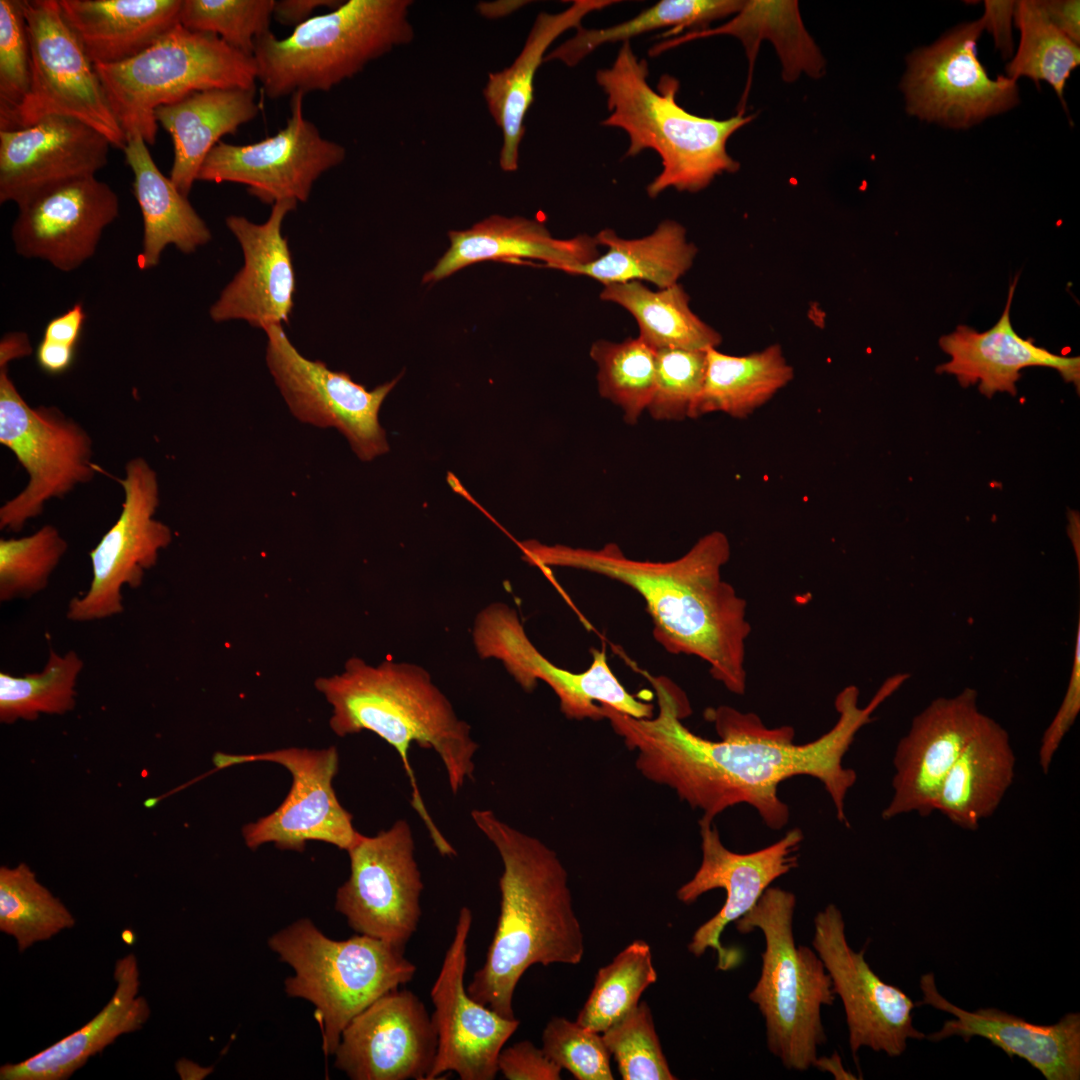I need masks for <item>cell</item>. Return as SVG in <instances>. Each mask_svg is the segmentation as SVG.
I'll list each match as a JSON object with an SVG mask.
<instances>
[{
	"label": "cell",
	"mask_w": 1080,
	"mask_h": 1080,
	"mask_svg": "<svg viewBox=\"0 0 1080 1080\" xmlns=\"http://www.w3.org/2000/svg\"><path fill=\"white\" fill-rule=\"evenodd\" d=\"M646 677L656 693V715L635 718L602 705L614 732L636 753L637 770L649 781L674 790L693 809L701 810L699 822L713 823L726 809L748 804L773 830L782 829L790 817L778 787L798 775L819 780L832 800L837 819L849 825L845 798L857 775L843 766V758L859 730L900 687L896 678H888L865 707L859 706V689L854 685L845 687L835 698L838 719L833 727L811 742L796 744L793 727L769 728L757 714L727 705L708 708L704 713L714 724L719 740L701 737L683 724L692 712L686 694L666 677L647 673Z\"/></svg>",
	"instance_id": "6da1fadb"
},
{
	"label": "cell",
	"mask_w": 1080,
	"mask_h": 1080,
	"mask_svg": "<svg viewBox=\"0 0 1080 1080\" xmlns=\"http://www.w3.org/2000/svg\"><path fill=\"white\" fill-rule=\"evenodd\" d=\"M522 558L542 571L551 567L596 573L635 590L653 621V635L672 654L699 657L711 676L737 695L746 691L747 602L722 578L731 546L720 531L701 538L671 561L628 558L616 543L599 549L518 543Z\"/></svg>",
	"instance_id": "7a4b0ae2"
},
{
	"label": "cell",
	"mask_w": 1080,
	"mask_h": 1080,
	"mask_svg": "<svg viewBox=\"0 0 1080 1080\" xmlns=\"http://www.w3.org/2000/svg\"><path fill=\"white\" fill-rule=\"evenodd\" d=\"M471 818L497 850L502 873L496 929L466 988L476 1001L513 1019L514 992L526 970L535 964H579L584 934L557 853L492 810L474 809Z\"/></svg>",
	"instance_id": "3957f363"
},
{
	"label": "cell",
	"mask_w": 1080,
	"mask_h": 1080,
	"mask_svg": "<svg viewBox=\"0 0 1080 1080\" xmlns=\"http://www.w3.org/2000/svg\"><path fill=\"white\" fill-rule=\"evenodd\" d=\"M315 686L332 707L329 723L335 734L344 737L370 731L397 751L411 786L413 809L438 852L454 856L456 850L424 804L410 764V748L417 744L433 750L444 766L452 793L457 794L474 779L479 745L470 725L457 716L431 675L416 664L388 660L371 665L352 657L342 673L318 678Z\"/></svg>",
	"instance_id": "277c9868"
},
{
	"label": "cell",
	"mask_w": 1080,
	"mask_h": 1080,
	"mask_svg": "<svg viewBox=\"0 0 1080 1080\" xmlns=\"http://www.w3.org/2000/svg\"><path fill=\"white\" fill-rule=\"evenodd\" d=\"M648 76L647 61L639 59L626 41L611 66L597 70L595 78L609 110L601 125L628 135L624 156L649 149L661 159L662 170L647 186L649 197L668 188L698 192L716 176L736 172L739 163L728 154L726 144L752 117L739 113L717 120L691 114L677 103L680 84L675 77L662 75L654 89Z\"/></svg>",
	"instance_id": "5b68a950"
},
{
	"label": "cell",
	"mask_w": 1080,
	"mask_h": 1080,
	"mask_svg": "<svg viewBox=\"0 0 1080 1080\" xmlns=\"http://www.w3.org/2000/svg\"><path fill=\"white\" fill-rule=\"evenodd\" d=\"M411 0H348L311 17L283 39L255 40L257 80L267 97L329 91L368 63L409 44Z\"/></svg>",
	"instance_id": "8992f818"
},
{
	"label": "cell",
	"mask_w": 1080,
	"mask_h": 1080,
	"mask_svg": "<svg viewBox=\"0 0 1080 1080\" xmlns=\"http://www.w3.org/2000/svg\"><path fill=\"white\" fill-rule=\"evenodd\" d=\"M796 896L769 887L755 906L737 919L741 934L758 929L765 939L760 977L749 993L765 1020L769 1051L789 1070L806 1071L817 1060L827 1037L821 1008L836 994L816 951L796 945L793 918Z\"/></svg>",
	"instance_id": "52a82bcc"
},
{
	"label": "cell",
	"mask_w": 1080,
	"mask_h": 1080,
	"mask_svg": "<svg viewBox=\"0 0 1080 1080\" xmlns=\"http://www.w3.org/2000/svg\"><path fill=\"white\" fill-rule=\"evenodd\" d=\"M268 945L294 971L284 982L286 994L315 1007L326 1056L357 1014L417 971L403 947L364 934L331 939L307 918L273 934Z\"/></svg>",
	"instance_id": "ba28073f"
},
{
	"label": "cell",
	"mask_w": 1080,
	"mask_h": 1080,
	"mask_svg": "<svg viewBox=\"0 0 1080 1080\" xmlns=\"http://www.w3.org/2000/svg\"><path fill=\"white\" fill-rule=\"evenodd\" d=\"M94 68L126 138L139 134L148 145L156 141L158 107L208 89L256 88L257 80L253 57L180 24L135 57Z\"/></svg>",
	"instance_id": "9c48e42d"
},
{
	"label": "cell",
	"mask_w": 1080,
	"mask_h": 1080,
	"mask_svg": "<svg viewBox=\"0 0 1080 1080\" xmlns=\"http://www.w3.org/2000/svg\"><path fill=\"white\" fill-rule=\"evenodd\" d=\"M0 443L25 469L27 486L0 508V528L19 532L47 501L93 480L92 439L58 408L31 407L0 367Z\"/></svg>",
	"instance_id": "30bf717a"
},
{
	"label": "cell",
	"mask_w": 1080,
	"mask_h": 1080,
	"mask_svg": "<svg viewBox=\"0 0 1080 1080\" xmlns=\"http://www.w3.org/2000/svg\"><path fill=\"white\" fill-rule=\"evenodd\" d=\"M31 55V86L10 131L50 115L75 118L122 149L117 122L93 63L65 21L58 0H22Z\"/></svg>",
	"instance_id": "8fae6325"
},
{
	"label": "cell",
	"mask_w": 1080,
	"mask_h": 1080,
	"mask_svg": "<svg viewBox=\"0 0 1080 1080\" xmlns=\"http://www.w3.org/2000/svg\"><path fill=\"white\" fill-rule=\"evenodd\" d=\"M983 30L981 18L962 23L908 56L901 81L908 114L965 129L1019 103L1016 81L991 79L977 57Z\"/></svg>",
	"instance_id": "7c38bea8"
},
{
	"label": "cell",
	"mask_w": 1080,
	"mask_h": 1080,
	"mask_svg": "<svg viewBox=\"0 0 1080 1080\" xmlns=\"http://www.w3.org/2000/svg\"><path fill=\"white\" fill-rule=\"evenodd\" d=\"M473 643L482 659L501 661L527 692L545 682L559 699L561 712L571 720L605 719L601 705L635 718L654 715L651 703L630 694L611 670L604 650L591 649L588 669L576 673L549 661L527 636L517 612L505 603H492L477 615Z\"/></svg>",
	"instance_id": "4fadbf2b"
},
{
	"label": "cell",
	"mask_w": 1080,
	"mask_h": 1080,
	"mask_svg": "<svg viewBox=\"0 0 1080 1080\" xmlns=\"http://www.w3.org/2000/svg\"><path fill=\"white\" fill-rule=\"evenodd\" d=\"M347 852L350 875L337 890L335 909L357 934L405 948L419 925L424 888L409 823L360 833Z\"/></svg>",
	"instance_id": "5bb4252c"
},
{
	"label": "cell",
	"mask_w": 1080,
	"mask_h": 1080,
	"mask_svg": "<svg viewBox=\"0 0 1080 1080\" xmlns=\"http://www.w3.org/2000/svg\"><path fill=\"white\" fill-rule=\"evenodd\" d=\"M264 331L268 340V368L298 420L317 427L336 428L363 461L389 450L378 413L401 375L369 391L349 374L332 371L321 361L305 358L281 325L268 326Z\"/></svg>",
	"instance_id": "9a60e30c"
},
{
	"label": "cell",
	"mask_w": 1080,
	"mask_h": 1080,
	"mask_svg": "<svg viewBox=\"0 0 1080 1080\" xmlns=\"http://www.w3.org/2000/svg\"><path fill=\"white\" fill-rule=\"evenodd\" d=\"M118 481L124 491L121 513L90 552V587L70 600L69 620L88 622L122 613V588L140 587L145 572L157 564L160 550L172 541L169 526L154 518L160 493L157 472L150 464L141 457L131 459Z\"/></svg>",
	"instance_id": "2e32d148"
},
{
	"label": "cell",
	"mask_w": 1080,
	"mask_h": 1080,
	"mask_svg": "<svg viewBox=\"0 0 1080 1080\" xmlns=\"http://www.w3.org/2000/svg\"><path fill=\"white\" fill-rule=\"evenodd\" d=\"M258 761L285 767L291 774L292 785L276 810L243 827V837L250 849L273 843L280 850L301 852L306 842L312 840L347 851L356 842L360 833L333 788L339 762L334 746L319 750L290 747L246 755L216 753L213 757L218 768Z\"/></svg>",
	"instance_id": "e0dca14e"
},
{
	"label": "cell",
	"mask_w": 1080,
	"mask_h": 1080,
	"mask_svg": "<svg viewBox=\"0 0 1080 1080\" xmlns=\"http://www.w3.org/2000/svg\"><path fill=\"white\" fill-rule=\"evenodd\" d=\"M304 94L291 96L286 126L273 136L247 145L223 141L204 159L198 181L246 185L265 204L306 201L314 182L346 157L345 148L321 136L304 117Z\"/></svg>",
	"instance_id": "ac0fdd59"
},
{
	"label": "cell",
	"mask_w": 1080,
	"mask_h": 1080,
	"mask_svg": "<svg viewBox=\"0 0 1080 1080\" xmlns=\"http://www.w3.org/2000/svg\"><path fill=\"white\" fill-rule=\"evenodd\" d=\"M814 931L812 946L842 1000L855 1061L864 1046L897 1057L905 1051L908 1039L926 1038L912 1023V1011L919 1002L871 969L864 957L866 947L855 952L849 946L843 915L835 904L816 914Z\"/></svg>",
	"instance_id": "d6986e66"
},
{
	"label": "cell",
	"mask_w": 1080,
	"mask_h": 1080,
	"mask_svg": "<svg viewBox=\"0 0 1080 1080\" xmlns=\"http://www.w3.org/2000/svg\"><path fill=\"white\" fill-rule=\"evenodd\" d=\"M473 914L461 907L452 941L431 989L437 1050L427 1080L455 1072L461 1080H493L497 1060L520 1024L476 1001L465 986Z\"/></svg>",
	"instance_id": "ffe728a7"
},
{
	"label": "cell",
	"mask_w": 1080,
	"mask_h": 1080,
	"mask_svg": "<svg viewBox=\"0 0 1080 1080\" xmlns=\"http://www.w3.org/2000/svg\"><path fill=\"white\" fill-rule=\"evenodd\" d=\"M702 861L694 876L677 890L685 904L695 902L714 889L726 894L722 908L694 932L688 950L696 957L707 949L716 951L717 969L727 971L741 961L737 949H727L721 935L731 922L744 916L758 902L771 883L798 866L803 833L793 828L778 841L750 853L727 849L713 823L699 822Z\"/></svg>",
	"instance_id": "44dd1931"
},
{
	"label": "cell",
	"mask_w": 1080,
	"mask_h": 1080,
	"mask_svg": "<svg viewBox=\"0 0 1080 1080\" xmlns=\"http://www.w3.org/2000/svg\"><path fill=\"white\" fill-rule=\"evenodd\" d=\"M436 1050L432 1015L416 994L397 988L346 1025L333 1055L353 1080H427Z\"/></svg>",
	"instance_id": "7402d4cb"
},
{
	"label": "cell",
	"mask_w": 1080,
	"mask_h": 1080,
	"mask_svg": "<svg viewBox=\"0 0 1080 1080\" xmlns=\"http://www.w3.org/2000/svg\"><path fill=\"white\" fill-rule=\"evenodd\" d=\"M119 214L114 190L95 176L49 189L18 207L11 228L17 254L70 272L91 258Z\"/></svg>",
	"instance_id": "603a6c76"
},
{
	"label": "cell",
	"mask_w": 1080,
	"mask_h": 1080,
	"mask_svg": "<svg viewBox=\"0 0 1080 1080\" xmlns=\"http://www.w3.org/2000/svg\"><path fill=\"white\" fill-rule=\"evenodd\" d=\"M977 696L965 688L956 696L936 698L913 718L895 750L893 796L882 812L884 820L912 812L927 817L935 811L945 777L984 716Z\"/></svg>",
	"instance_id": "cb8c5ba5"
},
{
	"label": "cell",
	"mask_w": 1080,
	"mask_h": 1080,
	"mask_svg": "<svg viewBox=\"0 0 1080 1080\" xmlns=\"http://www.w3.org/2000/svg\"><path fill=\"white\" fill-rule=\"evenodd\" d=\"M111 146L96 129L61 115L0 131V203L19 207L56 186L95 176L107 165Z\"/></svg>",
	"instance_id": "d4e9b609"
},
{
	"label": "cell",
	"mask_w": 1080,
	"mask_h": 1080,
	"mask_svg": "<svg viewBox=\"0 0 1080 1080\" xmlns=\"http://www.w3.org/2000/svg\"><path fill=\"white\" fill-rule=\"evenodd\" d=\"M296 205L293 200L275 203L262 224L238 215L226 218L228 229L241 245L244 265L211 306L213 321L245 320L262 329L288 322L296 283L291 252L281 228Z\"/></svg>",
	"instance_id": "484cf974"
},
{
	"label": "cell",
	"mask_w": 1080,
	"mask_h": 1080,
	"mask_svg": "<svg viewBox=\"0 0 1080 1080\" xmlns=\"http://www.w3.org/2000/svg\"><path fill=\"white\" fill-rule=\"evenodd\" d=\"M920 988L923 999L919 1005L954 1016L939 1031L926 1036L930 1041L958 1036L968 1043L973 1037H982L1011 1059L1017 1056L1027 1061L1046 1080L1080 1079V1013L1070 1012L1054 1024L1039 1025L997 1008L962 1009L939 993L932 972L921 976Z\"/></svg>",
	"instance_id": "4316f807"
},
{
	"label": "cell",
	"mask_w": 1080,
	"mask_h": 1080,
	"mask_svg": "<svg viewBox=\"0 0 1080 1080\" xmlns=\"http://www.w3.org/2000/svg\"><path fill=\"white\" fill-rule=\"evenodd\" d=\"M1018 277L1011 283L1005 309L998 322L989 330L978 332L959 325L954 332L939 339L941 349L950 361L939 365L936 372L954 375L961 386L978 384L980 392L991 398L997 392L1015 395L1020 371L1027 367H1048L1057 370L1062 378L1080 387V359L1050 352L1037 346L1032 339L1020 337L1010 320V309Z\"/></svg>",
	"instance_id": "83f0119b"
},
{
	"label": "cell",
	"mask_w": 1080,
	"mask_h": 1080,
	"mask_svg": "<svg viewBox=\"0 0 1080 1080\" xmlns=\"http://www.w3.org/2000/svg\"><path fill=\"white\" fill-rule=\"evenodd\" d=\"M449 238L450 248L424 275V283L442 280L483 261H540L545 267L567 272L600 255L595 236L557 239L543 222L520 216L491 215L469 229L450 231Z\"/></svg>",
	"instance_id": "f1b7e54d"
},
{
	"label": "cell",
	"mask_w": 1080,
	"mask_h": 1080,
	"mask_svg": "<svg viewBox=\"0 0 1080 1080\" xmlns=\"http://www.w3.org/2000/svg\"><path fill=\"white\" fill-rule=\"evenodd\" d=\"M116 988L106 1005L84 1026L37 1054L0 1067L1 1080H64L121 1035L141 1029L150 1007L139 994L140 971L133 953L117 960Z\"/></svg>",
	"instance_id": "f546056e"
},
{
	"label": "cell",
	"mask_w": 1080,
	"mask_h": 1080,
	"mask_svg": "<svg viewBox=\"0 0 1080 1080\" xmlns=\"http://www.w3.org/2000/svg\"><path fill=\"white\" fill-rule=\"evenodd\" d=\"M615 3L614 0H575L561 12H540L513 63L489 74L483 96L502 133L499 165L503 171L518 169L524 120L534 100L536 72L545 61L548 48L567 30L580 27L588 14Z\"/></svg>",
	"instance_id": "4dcf8cb0"
},
{
	"label": "cell",
	"mask_w": 1080,
	"mask_h": 1080,
	"mask_svg": "<svg viewBox=\"0 0 1080 1080\" xmlns=\"http://www.w3.org/2000/svg\"><path fill=\"white\" fill-rule=\"evenodd\" d=\"M183 0H58L90 61L115 64L140 54L180 24Z\"/></svg>",
	"instance_id": "1f68e13d"
},
{
	"label": "cell",
	"mask_w": 1080,
	"mask_h": 1080,
	"mask_svg": "<svg viewBox=\"0 0 1080 1080\" xmlns=\"http://www.w3.org/2000/svg\"><path fill=\"white\" fill-rule=\"evenodd\" d=\"M256 88H215L158 107L154 117L171 136L170 179L188 196L199 169L221 137L237 132L259 113Z\"/></svg>",
	"instance_id": "d6a6232c"
},
{
	"label": "cell",
	"mask_w": 1080,
	"mask_h": 1080,
	"mask_svg": "<svg viewBox=\"0 0 1080 1080\" xmlns=\"http://www.w3.org/2000/svg\"><path fill=\"white\" fill-rule=\"evenodd\" d=\"M1015 763L1007 731L984 714L945 777L935 811L960 828L977 829L1012 785Z\"/></svg>",
	"instance_id": "836d02e7"
},
{
	"label": "cell",
	"mask_w": 1080,
	"mask_h": 1080,
	"mask_svg": "<svg viewBox=\"0 0 1080 1080\" xmlns=\"http://www.w3.org/2000/svg\"><path fill=\"white\" fill-rule=\"evenodd\" d=\"M147 145L142 136L133 134L126 138L123 148L133 173L132 191L143 218L142 249L137 258L141 270L157 266L169 245L190 254L212 237L187 196L159 170Z\"/></svg>",
	"instance_id": "e575fe53"
},
{
	"label": "cell",
	"mask_w": 1080,
	"mask_h": 1080,
	"mask_svg": "<svg viewBox=\"0 0 1080 1080\" xmlns=\"http://www.w3.org/2000/svg\"><path fill=\"white\" fill-rule=\"evenodd\" d=\"M604 254L585 264L573 266L566 273L592 278L603 286L632 281H646L659 289L678 283L691 268L697 247L689 242L685 228L674 220H664L649 235L625 239L612 229L595 235Z\"/></svg>",
	"instance_id": "d590c367"
},
{
	"label": "cell",
	"mask_w": 1080,
	"mask_h": 1080,
	"mask_svg": "<svg viewBox=\"0 0 1080 1080\" xmlns=\"http://www.w3.org/2000/svg\"><path fill=\"white\" fill-rule=\"evenodd\" d=\"M793 378L794 369L779 344L742 356L710 348L706 351L704 384L694 418L716 412L746 418Z\"/></svg>",
	"instance_id": "8d00e7d4"
},
{
	"label": "cell",
	"mask_w": 1080,
	"mask_h": 1080,
	"mask_svg": "<svg viewBox=\"0 0 1080 1080\" xmlns=\"http://www.w3.org/2000/svg\"><path fill=\"white\" fill-rule=\"evenodd\" d=\"M719 34L739 38L752 61L762 38L774 43L783 63V75L795 79L800 72L819 77L823 59L801 22L796 1H744L735 17L714 29L685 33L656 43L650 55L657 56L685 42Z\"/></svg>",
	"instance_id": "74e56055"
},
{
	"label": "cell",
	"mask_w": 1080,
	"mask_h": 1080,
	"mask_svg": "<svg viewBox=\"0 0 1080 1080\" xmlns=\"http://www.w3.org/2000/svg\"><path fill=\"white\" fill-rule=\"evenodd\" d=\"M600 298L627 310L638 324V337L656 351H706L722 342L720 333L691 310L679 283L656 291L638 281L609 284Z\"/></svg>",
	"instance_id": "f35d334b"
},
{
	"label": "cell",
	"mask_w": 1080,
	"mask_h": 1080,
	"mask_svg": "<svg viewBox=\"0 0 1080 1080\" xmlns=\"http://www.w3.org/2000/svg\"><path fill=\"white\" fill-rule=\"evenodd\" d=\"M743 5L740 0H662L613 26L578 27L573 37L547 53L545 61L557 60L573 67L600 46L630 41L657 29L667 28L665 37L677 36L684 29L688 33L703 31L711 22L737 14Z\"/></svg>",
	"instance_id": "ab89813d"
},
{
	"label": "cell",
	"mask_w": 1080,
	"mask_h": 1080,
	"mask_svg": "<svg viewBox=\"0 0 1080 1080\" xmlns=\"http://www.w3.org/2000/svg\"><path fill=\"white\" fill-rule=\"evenodd\" d=\"M75 923L69 909L38 881L27 864L0 867V930L16 940L19 952Z\"/></svg>",
	"instance_id": "60d3db41"
},
{
	"label": "cell",
	"mask_w": 1080,
	"mask_h": 1080,
	"mask_svg": "<svg viewBox=\"0 0 1080 1080\" xmlns=\"http://www.w3.org/2000/svg\"><path fill=\"white\" fill-rule=\"evenodd\" d=\"M1014 20L1020 31L1016 53L1006 65V77H1020L1051 85L1064 109V90L1072 71L1080 64L1079 44L1057 29L1041 10L1037 0L1016 2Z\"/></svg>",
	"instance_id": "b9f144b4"
},
{
	"label": "cell",
	"mask_w": 1080,
	"mask_h": 1080,
	"mask_svg": "<svg viewBox=\"0 0 1080 1080\" xmlns=\"http://www.w3.org/2000/svg\"><path fill=\"white\" fill-rule=\"evenodd\" d=\"M657 977L649 944L641 939L633 941L599 969L576 1022L604 1032L639 1004L642 993Z\"/></svg>",
	"instance_id": "7bdbcfd3"
},
{
	"label": "cell",
	"mask_w": 1080,
	"mask_h": 1080,
	"mask_svg": "<svg viewBox=\"0 0 1080 1080\" xmlns=\"http://www.w3.org/2000/svg\"><path fill=\"white\" fill-rule=\"evenodd\" d=\"M84 663L74 651L50 650L42 671L14 676L0 672V721H33L40 714H64L75 706L76 683Z\"/></svg>",
	"instance_id": "ee69618b"
},
{
	"label": "cell",
	"mask_w": 1080,
	"mask_h": 1080,
	"mask_svg": "<svg viewBox=\"0 0 1080 1080\" xmlns=\"http://www.w3.org/2000/svg\"><path fill=\"white\" fill-rule=\"evenodd\" d=\"M590 357L597 366L599 394L621 409L627 424H636L653 394L657 351L639 337L597 340Z\"/></svg>",
	"instance_id": "f6af8a7d"
},
{
	"label": "cell",
	"mask_w": 1080,
	"mask_h": 1080,
	"mask_svg": "<svg viewBox=\"0 0 1080 1080\" xmlns=\"http://www.w3.org/2000/svg\"><path fill=\"white\" fill-rule=\"evenodd\" d=\"M67 549V541L52 525L29 536L1 538V602L27 599L44 590Z\"/></svg>",
	"instance_id": "bcb514c9"
},
{
	"label": "cell",
	"mask_w": 1080,
	"mask_h": 1080,
	"mask_svg": "<svg viewBox=\"0 0 1080 1080\" xmlns=\"http://www.w3.org/2000/svg\"><path fill=\"white\" fill-rule=\"evenodd\" d=\"M274 0H183L180 25L218 36L253 57L255 40L270 31Z\"/></svg>",
	"instance_id": "7dc6e473"
},
{
	"label": "cell",
	"mask_w": 1080,
	"mask_h": 1080,
	"mask_svg": "<svg viewBox=\"0 0 1080 1080\" xmlns=\"http://www.w3.org/2000/svg\"><path fill=\"white\" fill-rule=\"evenodd\" d=\"M624 1080H674L657 1035L650 1007L639 1004L601 1033Z\"/></svg>",
	"instance_id": "c3c4849f"
},
{
	"label": "cell",
	"mask_w": 1080,
	"mask_h": 1080,
	"mask_svg": "<svg viewBox=\"0 0 1080 1080\" xmlns=\"http://www.w3.org/2000/svg\"><path fill=\"white\" fill-rule=\"evenodd\" d=\"M706 351H657L654 390L647 408L652 418L661 421L694 418L704 384Z\"/></svg>",
	"instance_id": "681fc988"
},
{
	"label": "cell",
	"mask_w": 1080,
	"mask_h": 1080,
	"mask_svg": "<svg viewBox=\"0 0 1080 1080\" xmlns=\"http://www.w3.org/2000/svg\"><path fill=\"white\" fill-rule=\"evenodd\" d=\"M31 86V55L22 0H0V131H10Z\"/></svg>",
	"instance_id": "f907efd6"
},
{
	"label": "cell",
	"mask_w": 1080,
	"mask_h": 1080,
	"mask_svg": "<svg viewBox=\"0 0 1080 1080\" xmlns=\"http://www.w3.org/2000/svg\"><path fill=\"white\" fill-rule=\"evenodd\" d=\"M562 1070L578 1080L614 1079L609 1053L601 1033L589 1030L576 1021L553 1017L542 1033V1047Z\"/></svg>",
	"instance_id": "816d5d0a"
},
{
	"label": "cell",
	"mask_w": 1080,
	"mask_h": 1080,
	"mask_svg": "<svg viewBox=\"0 0 1080 1080\" xmlns=\"http://www.w3.org/2000/svg\"><path fill=\"white\" fill-rule=\"evenodd\" d=\"M1080 711V619L1077 623L1074 655L1069 683L1062 703L1043 733L1039 748V764L1047 773L1062 740L1074 724Z\"/></svg>",
	"instance_id": "f5cc1de1"
},
{
	"label": "cell",
	"mask_w": 1080,
	"mask_h": 1080,
	"mask_svg": "<svg viewBox=\"0 0 1080 1080\" xmlns=\"http://www.w3.org/2000/svg\"><path fill=\"white\" fill-rule=\"evenodd\" d=\"M497 1069L508 1080H559L562 1072L542 1048L528 1040L503 1047Z\"/></svg>",
	"instance_id": "db71d44e"
},
{
	"label": "cell",
	"mask_w": 1080,
	"mask_h": 1080,
	"mask_svg": "<svg viewBox=\"0 0 1080 1080\" xmlns=\"http://www.w3.org/2000/svg\"><path fill=\"white\" fill-rule=\"evenodd\" d=\"M1015 6V1L986 0L984 2L985 10L981 17L984 29L992 34L995 47L1004 58H1009L1013 53L1012 18Z\"/></svg>",
	"instance_id": "11a10c76"
},
{
	"label": "cell",
	"mask_w": 1080,
	"mask_h": 1080,
	"mask_svg": "<svg viewBox=\"0 0 1080 1080\" xmlns=\"http://www.w3.org/2000/svg\"><path fill=\"white\" fill-rule=\"evenodd\" d=\"M86 313L81 303L54 317L45 326L42 339L76 347L81 336Z\"/></svg>",
	"instance_id": "9f6ffc18"
},
{
	"label": "cell",
	"mask_w": 1080,
	"mask_h": 1080,
	"mask_svg": "<svg viewBox=\"0 0 1080 1080\" xmlns=\"http://www.w3.org/2000/svg\"><path fill=\"white\" fill-rule=\"evenodd\" d=\"M1048 20L1072 41L1080 42L1078 0H1037Z\"/></svg>",
	"instance_id": "6f0895ef"
},
{
	"label": "cell",
	"mask_w": 1080,
	"mask_h": 1080,
	"mask_svg": "<svg viewBox=\"0 0 1080 1080\" xmlns=\"http://www.w3.org/2000/svg\"><path fill=\"white\" fill-rule=\"evenodd\" d=\"M342 3L340 0H274L273 18L282 25L295 28L313 17L318 8L333 10Z\"/></svg>",
	"instance_id": "680465c9"
},
{
	"label": "cell",
	"mask_w": 1080,
	"mask_h": 1080,
	"mask_svg": "<svg viewBox=\"0 0 1080 1080\" xmlns=\"http://www.w3.org/2000/svg\"><path fill=\"white\" fill-rule=\"evenodd\" d=\"M75 350L76 347L41 339L35 352L36 362L48 374H61L71 367Z\"/></svg>",
	"instance_id": "91938a15"
},
{
	"label": "cell",
	"mask_w": 1080,
	"mask_h": 1080,
	"mask_svg": "<svg viewBox=\"0 0 1080 1080\" xmlns=\"http://www.w3.org/2000/svg\"><path fill=\"white\" fill-rule=\"evenodd\" d=\"M33 351L29 336L25 332H10L0 341V367L9 362L29 356Z\"/></svg>",
	"instance_id": "94428289"
},
{
	"label": "cell",
	"mask_w": 1080,
	"mask_h": 1080,
	"mask_svg": "<svg viewBox=\"0 0 1080 1080\" xmlns=\"http://www.w3.org/2000/svg\"><path fill=\"white\" fill-rule=\"evenodd\" d=\"M814 1067L831 1072L836 1079H856L853 1074L844 1069L841 1058L836 1051L831 1057L817 1058Z\"/></svg>",
	"instance_id": "6125c7cd"
},
{
	"label": "cell",
	"mask_w": 1080,
	"mask_h": 1080,
	"mask_svg": "<svg viewBox=\"0 0 1080 1080\" xmlns=\"http://www.w3.org/2000/svg\"><path fill=\"white\" fill-rule=\"evenodd\" d=\"M176 1070L182 1079H203L209 1075L212 1071V1067H202L198 1064L186 1060L180 1059L176 1063Z\"/></svg>",
	"instance_id": "be15d7a7"
},
{
	"label": "cell",
	"mask_w": 1080,
	"mask_h": 1080,
	"mask_svg": "<svg viewBox=\"0 0 1080 1080\" xmlns=\"http://www.w3.org/2000/svg\"><path fill=\"white\" fill-rule=\"evenodd\" d=\"M122 939L127 944H132L134 941V934L129 930H125L122 933Z\"/></svg>",
	"instance_id": "e7e4bbea"
}]
</instances>
